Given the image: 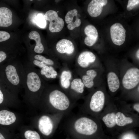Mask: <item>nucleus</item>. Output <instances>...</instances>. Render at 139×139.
Here are the masks:
<instances>
[{"mask_svg": "<svg viewBox=\"0 0 139 139\" xmlns=\"http://www.w3.org/2000/svg\"><path fill=\"white\" fill-rule=\"evenodd\" d=\"M139 3L138 0H129L128 1L126 9L128 11H131Z\"/></svg>", "mask_w": 139, "mask_h": 139, "instance_id": "30", "label": "nucleus"}, {"mask_svg": "<svg viewBox=\"0 0 139 139\" xmlns=\"http://www.w3.org/2000/svg\"><path fill=\"white\" fill-rule=\"evenodd\" d=\"M65 128L71 137L74 139H77L81 136L93 135L97 130L98 126L92 119L75 115L68 119Z\"/></svg>", "mask_w": 139, "mask_h": 139, "instance_id": "5", "label": "nucleus"}, {"mask_svg": "<svg viewBox=\"0 0 139 139\" xmlns=\"http://www.w3.org/2000/svg\"><path fill=\"white\" fill-rule=\"evenodd\" d=\"M29 38L35 40L36 45L34 50L37 53L41 54L44 51V47L41 42V38L39 33L37 31H32L30 32L28 35Z\"/></svg>", "mask_w": 139, "mask_h": 139, "instance_id": "19", "label": "nucleus"}, {"mask_svg": "<svg viewBox=\"0 0 139 139\" xmlns=\"http://www.w3.org/2000/svg\"><path fill=\"white\" fill-rule=\"evenodd\" d=\"M37 24L38 26L41 28H45L46 25L45 19L42 14L39 13L38 14L36 18Z\"/></svg>", "mask_w": 139, "mask_h": 139, "instance_id": "27", "label": "nucleus"}, {"mask_svg": "<svg viewBox=\"0 0 139 139\" xmlns=\"http://www.w3.org/2000/svg\"><path fill=\"white\" fill-rule=\"evenodd\" d=\"M134 109L138 112H139V103L135 104L133 106Z\"/></svg>", "mask_w": 139, "mask_h": 139, "instance_id": "36", "label": "nucleus"}, {"mask_svg": "<svg viewBox=\"0 0 139 139\" xmlns=\"http://www.w3.org/2000/svg\"><path fill=\"white\" fill-rule=\"evenodd\" d=\"M99 74L97 71L94 69L87 70L86 74L82 77V81L85 86L88 88H92L94 85V79Z\"/></svg>", "mask_w": 139, "mask_h": 139, "instance_id": "18", "label": "nucleus"}, {"mask_svg": "<svg viewBox=\"0 0 139 139\" xmlns=\"http://www.w3.org/2000/svg\"><path fill=\"white\" fill-rule=\"evenodd\" d=\"M84 32L86 36L84 39L85 44L88 46H93L96 42L98 37L96 28L93 25H88L85 27Z\"/></svg>", "mask_w": 139, "mask_h": 139, "instance_id": "13", "label": "nucleus"}, {"mask_svg": "<svg viewBox=\"0 0 139 139\" xmlns=\"http://www.w3.org/2000/svg\"><path fill=\"white\" fill-rule=\"evenodd\" d=\"M72 77L71 72L69 71H63L60 76V82L62 87L64 88L67 89L70 85V80Z\"/></svg>", "mask_w": 139, "mask_h": 139, "instance_id": "23", "label": "nucleus"}, {"mask_svg": "<svg viewBox=\"0 0 139 139\" xmlns=\"http://www.w3.org/2000/svg\"><path fill=\"white\" fill-rule=\"evenodd\" d=\"M24 65L25 78L23 101L29 108L37 110L41 94L40 92L41 86V79L30 63H27Z\"/></svg>", "mask_w": 139, "mask_h": 139, "instance_id": "2", "label": "nucleus"}, {"mask_svg": "<svg viewBox=\"0 0 139 139\" xmlns=\"http://www.w3.org/2000/svg\"><path fill=\"white\" fill-rule=\"evenodd\" d=\"M35 59L40 60L47 65H52L54 64L53 60L46 58L45 57L40 55H37L34 57Z\"/></svg>", "mask_w": 139, "mask_h": 139, "instance_id": "26", "label": "nucleus"}, {"mask_svg": "<svg viewBox=\"0 0 139 139\" xmlns=\"http://www.w3.org/2000/svg\"><path fill=\"white\" fill-rule=\"evenodd\" d=\"M107 82L109 90L112 92L116 91L119 88L120 81L117 74L113 71H109L107 73Z\"/></svg>", "mask_w": 139, "mask_h": 139, "instance_id": "17", "label": "nucleus"}, {"mask_svg": "<svg viewBox=\"0 0 139 139\" xmlns=\"http://www.w3.org/2000/svg\"><path fill=\"white\" fill-rule=\"evenodd\" d=\"M77 15L76 16L74 22H72L68 24L67 28L69 30H73L75 28L78 27L80 25L81 23V20L79 18Z\"/></svg>", "mask_w": 139, "mask_h": 139, "instance_id": "28", "label": "nucleus"}, {"mask_svg": "<svg viewBox=\"0 0 139 139\" xmlns=\"http://www.w3.org/2000/svg\"><path fill=\"white\" fill-rule=\"evenodd\" d=\"M136 58L138 60H139V49H138L137 51L136 52Z\"/></svg>", "mask_w": 139, "mask_h": 139, "instance_id": "37", "label": "nucleus"}, {"mask_svg": "<svg viewBox=\"0 0 139 139\" xmlns=\"http://www.w3.org/2000/svg\"><path fill=\"white\" fill-rule=\"evenodd\" d=\"M125 29L120 23H117L112 25L110 28L111 37L113 42L120 46L125 42L126 39Z\"/></svg>", "mask_w": 139, "mask_h": 139, "instance_id": "9", "label": "nucleus"}, {"mask_svg": "<svg viewBox=\"0 0 139 139\" xmlns=\"http://www.w3.org/2000/svg\"><path fill=\"white\" fill-rule=\"evenodd\" d=\"M7 57L5 53L2 51H0V65L5 60Z\"/></svg>", "mask_w": 139, "mask_h": 139, "instance_id": "33", "label": "nucleus"}, {"mask_svg": "<svg viewBox=\"0 0 139 139\" xmlns=\"http://www.w3.org/2000/svg\"><path fill=\"white\" fill-rule=\"evenodd\" d=\"M12 13L7 7H0V27H7L12 24Z\"/></svg>", "mask_w": 139, "mask_h": 139, "instance_id": "16", "label": "nucleus"}, {"mask_svg": "<svg viewBox=\"0 0 139 139\" xmlns=\"http://www.w3.org/2000/svg\"><path fill=\"white\" fill-rule=\"evenodd\" d=\"M122 139H137L135 136L133 134L127 133L125 134Z\"/></svg>", "mask_w": 139, "mask_h": 139, "instance_id": "35", "label": "nucleus"}, {"mask_svg": "<svg viewBox=\"0 0 139 139\" xmlns=\"http://www.w3.org/2000/svg\"><path fill=\"white\" fill-rule=\"evenodd\" d=\"M116 114L114 112L107 114L104 116L102 120L106 126L109 128H112L116 125Z\"/></svg>", "mask_w": 139, "mask_h": 139, "instance_id": "24", "label": "nucleus"}, {"mask_svg": "<svg viewBox=\"0 0 139 139\" xmlns=\"http://www.w3.org/2000/svg\"><path fill=\"white\" fill-rule=\"evenodd\" d=\"M41 75H44L48 79H55L57 75V73L51 66L46 65L42 68L40 71Z\"/></svg>", "mask_w": 139, "mask_h": 139, "instance_id": "22", "label": "nucleus"}, {"mask_svg": "<svg viewBox=\"0 0 139 139\" xmlns=\"http://www.w3.org/2000/svg\"><path fill=\"white\" fill-rule=\"evenodd\" d=\"M105 102L104 93L101 90H98L91 96L88 105V108L91 112H98L103 109Z\"/></svg>", "mask_w": 139, "mask_h": 139, "instance_id": "10", "label": "nucleus"}, {"mask_svg": "<svg viewBox=\"0 0 139 139\" xmlns=\"http://www.w3.org/2000/svg\"><path fill=\"white\" fill-rule=\"evenodd\" d=\"M15 139H16V138H15Z\"/></svg>", "mask_w": 139, "mask_h": 139, "instance_id": "40", "label": "nucleus"}, {"mask_svg": "<svg viewBox=\"0 0 139 139\" xmlns=\"http://www.w3.org/2000/svg\"><path fill=\"white\" fill-rule=\"evenodd\" d=\"M10 35L7 32L0 30V42H3L10 38Z\"/></svg>", "mask_w": 139, "mask_h": 139, "instance_id": "31", "label": "nucleus"}, {"mask_svg": "<svg viewBox=\"0 0 139 139\" xmlns=\"http://www.w3.org/2000/svg\"><path fill=\"white\" fill-rule=\"evenodd\" d=\"M18 129L22 139H43L39 132L30 125H22Z\"/></svg>", "mask_w": 139, "mask_h": 139, "instance_id": "11", "label": "nucleus"}, {"mask_svg": "<svg viewBox=\"0 0 139 139\" xmlns=\"http://www.w3.org/2000/svg\"><path fill=\"white\" fill-rule=\"evenodd\" d=\"M17 136L14 132H12L6 134H4L0 132V139H15Z\"/></svg>", "mask_w": 139, "mask_h": 139, "instance_id": "29", "label": "nucleus"}, {"mask_svg": "<svg viewBox=\"0 0 139 139\" xmlns=\"http://www.w3.org/2000/svg\"><path fill=\"white\" fill-rule=\"evenodd\" d=\"M115 120L116 124L120 126L131 124L133 121L132 118L125 116L123 113L120 112H118L116 114Z\"/></svg>", "mask_w": 139, "mask_h": 139, "instance_id": "20", "label": "nucleus"}, {"mask_svg": "<svg viewBox=\"0 0 139 139\" xmlns=\"http://www.w3.org/2000/svg\"><path fill=\"white\" fill-rule=\"evenodd\" d=\"M78 11L76 9H73L68 11L65 17L66 23L68 24L73 22L74 18L77 15Z\"/></svg>", "mask_w": 139, "mask_h": 139, "instance_id": "25", "label": "nucleus"}, {"mask_svg": "<svg viewBox=\"0 0 139 139\" xmlns=\"http://www.w3.org/2000/svg\"><path fill=\"white\" fill-rule=\"evenodd\" d=\"M84 85L80 79H74L71 83V89L76 93L82 94L84 91Z\"/></svg>", "mask_w": 139, "mask_h": 139, "instance_id": "21", "label": "nucleus"}, {"mask_svg": "<svg viewBox=\"0 0 139 139\" xmlns=\"http://www.w3.org/2000/svg\"><path fill=\"white\" fill-rule=\"evenodd\" d=\"M64 116L62 113L41 112L32 119L30 126L39 132L43 139H47L53 135Z\"/></svg>", "mask_w": 139, "mask_h": 139, "instance_id": "4", "label": "nucleus"}, {"mask_svg": "<svg viewBox=\"0 0 139 139\" xmlns=\"http://www.w3.org/2000/svg\"><path fill=\"white\" fill-rule=\"evenodd\" d=\"M30 1H32V0H30Z\"/></svg>", "mask_w": 139, "mask_h": 139, "instance_id": "39", "label": "nucleus"}, {"mask_svg": "<svg viewBox=\"0 0 139 139\" xmlns=\"http://www.w3.org/2000/svg\"><path fill=\"white\" fill-rule=\"evenodd\" d=\"M3 82L10 91L18 97L22 89H24L25 72L24 64L20 62L6 63L3 67Z\"/></svg>", "mask_w": 139, "mask_h": 139, "instance_id": "3", "label": "nucleus"}, {"mask_svg": "<svg viewBox=\"0 0 139 139\" xmlns=\"http://www.w3.org/2000/svg\"><path fill=\"white\" fill-rule=\"evenodd\" d=\"M66 139H71L69 137H67L66 138Z\"/></svg>", "mask_w": 139, "mask_h": 139, "instance_id": "38", "label": "nucleus"}, {"mask_svg": "<svg viewBox=\"0 0 139 139\" xmlns=\"http://www.w3.org/2000/svg\"><path fill=\"white\" fill-rule=\"evenodd\" d=\"M2 82H0V105L3 102L5 98L3 92L2 90L1 86H0V85L3 82V81Z\"/></svg>", "mask_w": 139, "mask_h": 139, "instance_id": "34", "label": "nucleus"}, {"mask_svg": "<svg viewBox=\"0 0 139 139\" xmlns=\"http://www.w3.org/2000/svg\"><path fill=\"white\" fill-rule=\"evenodd\" d=\"M21 122V117L14 111L6 109L0 110V125L9 126L14 131L22 125Z\"/></svg>", "mask_w": 139, "mask_h": 139, "instance_id": "6", "label": "nucleus"}, {"mask_svg": "<svg viewBox=\"0 0 139 139\" xmlns=\"http://www.w3.org/2000/svg\"><path fill=\"white\" fill-rule=\"evenodd\" d=\"M121 83L123 88L129 90L134 89L139 84V69L135 66L129 68L123 75Z\"/></svg>", "mask_w": 139, "mask_h": 139, "instance_id": "7", "label": "nucleus"}, {"mask_svg": "<svg viewBox=\"0 0 139 139\" xmlns=\"http://www.w3.org/2000/svg\"><path fill=\"white\" fill-rule=\"evenodd\" d=\"M56 48L59 53H66L68 55L72 54L74 50V47L72 42L65 39L59 40L57 43Z\"/></svg>", "mask_w": 139, "mask_h": 139, "instance_id": "15", "label": "nucleus"}, {"mask_svg": "<svg viewBox=\"0 0 139 139\" xmlns=\"http://www.w3.org/2000/svg\"><path fill=\"white\" fill-rule=\"evenodd\" d=\"M30 63L32 65L37 66L41 68H42L45 66L47 65L40 60L35 59Z\"/></svg>", "mask_w": 139, "mask_h": 139, "instance_id": "32", "label": "nucleus"}, {"mask_svg": "<svg viewBox=\"0 0 139 139\" xmlns=\"http://www.w3.org/2000/svg\"><path fill=\"white\" fill-rule=\"evenodd\" d=\"M45 20L49 22V28L51 32H57L62 29L64 25L63 20L59 17L57 12L53 10L47 11L44 16Z\"/></svg>", "mask_w": 139, "mask_h": 139, "instance_id": "8", "label": "nucleus"}, {"mask_svg": "<svg viewBox=\"0 0 139 139\" xmlns=\"http://www.w3.org/2000/svg\"><path fill=\"white\" fill-rule=\"evenodd\" d=\"M41 95L37 109L41 112L51 114L62 113L68 115L75 107L68 96L57 89L53 90L46 95Z\"/></svg>", "mask_w": 139, "mask_h": 139, "instance_id": "1", "label": "nucleus"}, {"mask_svg": "<svg viewBox=\"0 0 139 139\" xmlns=\"http://www.w3.org/2000/svg\"><path fill=\"white\" fill-rule=\"evenodd\" d=\"M107 0H92L88 5L87 11L89 15L92 17H96L101 13L103 7L107 2Z\"/></svg>", "mask_w": 139, "mask_h": 139, "instance_id": "12", "label": "nucleus"}, {"mask_svg": "<svg viewBox=\"0 0 139 139\" xmlns=\"http://www.w3.org/2000/svg\"><path fill=\"white\" fill-rule=\"evenodd\" d=\"M96 57L92 52L85 51L81 53L77 59V62L80 66L83 68L88 67L95 61Z\"/></svg>", "mask_w": 139, "mask_h": 139, "instance_id": "14", "label": "nucleus"}]
</instances>
